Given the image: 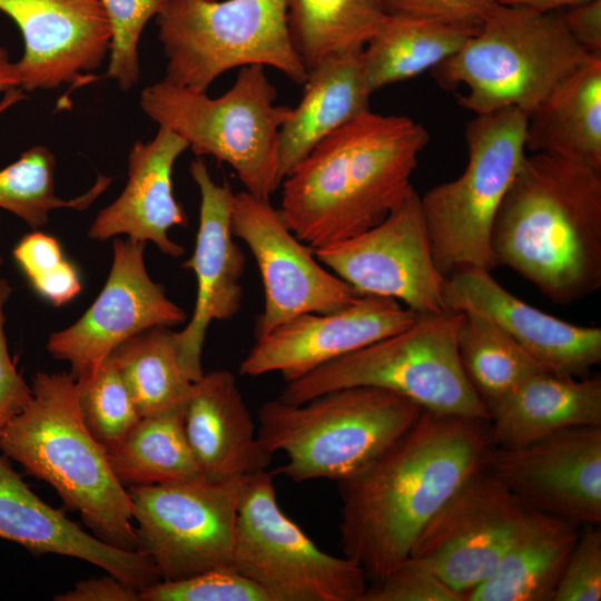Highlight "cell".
<instances>
[{"label": "cell", "instance_id": "1", "mask_svg": "<svg viewBox=\"0 0 601 601\" xmlns=\"http://www.w3.org/2000/svg\"><path fill=\"white\" fill-rule=\"evenodd\" d=\"M489 422L423 410L377 457L337 482L341 546L370 582L390 574L457 489L484 471Z\"/></svg>", "mask_w": 601, "mask_h": 601}, {"label": "cell", "instance_id": "2", "mask_svg": "<svg viewBox=\"0 0 601 601\" xmlns=\"http://www.w3.org/2000/svg\"><path fill=\"white\" fill-rule=\"evenodd\" d=\"M428 140L427 130L406 116L367 111L283 179L284 221L313 249L374 227L414 190L411 178Z\"/></svg>", "mask_w": 601, "mask_h": 601}, {"label": "cell", "instance_id": "3", "mask_svg": "<svg viewBox=\"0 0 601 601\" xmlns=\"http://www.w3.org/2000/svg\"><path fill=\"white\" fill-rule=\"evenodd\" d=\"M495 266L556 304L601 287V171L548 152L525 156L491 230Z\"/></svg>", "mask_w": 601, "mask_h": 601}, {"label": "cell", "instance_id": "4", "mask_svg": "<svg viewBox=\"0 0 601 601\" xmlns=\"http://www.w3.org/2000/svg\"><path fill=\"white\" fill-rule=\"evenodd\" d=\"M31 390L29 405L0 431V452L50 484L93 535L138 550L129 492L82 420L75 376L38 372Z\"/></svg>", "mask_w": 601, "mask_h": 601}, {"label": "cell", "instance_id": "5", "mask_svg": "<svg viewBox=\"0 0 601 601\" xmlns=\"http://www.w3.org/2000/svg\"><path fill=\"white\" fill-rule=\"evenodd\" d=\"M591 56L571 37L559 11L496 2L432 75L443 88L464 86L457 102L475 115L514 107L529 117Z\"/></svg>", "mask_w": 601, "mask_h": 601}, {"label": "cell", "instance_id": "6", "mask_svg": "<svg viewBox=\"0 0 601 601\" xmlns=\"http://www.w3.org/2000/svg\"><path fill=\"white\" fill-rule=\"evenodd\" d=\"M410 398L380 387L352 386L326 392L300 404L279 398L262 404L258 439L272 455L287 462L272 474L296 483L345 480L386 450L420 417Z\"/></svg>", "mask_w": 601, "mask_h": 601}, {"label": "cell", "instance_id": "7", "mask_svg": "<svg viewBox=\"0 0 601 601\" xmlns=\"http://www.w3.org/2000/svg\"><path fill=\"white\" fill-rule=\"evenodd\" d=\"M276 98L265 67L249 65L217 98L162 79L142 89L140 107L159 127L186 140L196 156L228 164L247 193L269 199L282 184L279 132L292 109L275 105Z\"/></svg>", "mask_w": 601, "mask_h": 601}, {"label": "cell", "instance_id": "8", "mask_svg": "<svg viewBox=\"0 0 601 601\" xmlns=\"http://www.w3.org/2000/svg\"><path fill=\"white\" fill-rule=\"evenodd\" d=\"M463 312L421 314L408 327L286 382L279 396L300 404L329 391L373 386L392 391L423 410L490 421L457 351Z\"/></svg>", "mask_w": 601, "mask_h": 601}, {"label": "cell", "instance_id": "9", "mask_svg": "<svg viewBox=\"0 0 601 601\" xmlns=\"http://www.w3.org/2000/svg\"><path fill=\"white\" fill-rule=\"evenodd\" d=\"M287 11L288 0H168L157 16L164 79L206 91L227 70L260 65L304 85Z\"/></svg>", "mask_w": 601, "mask_h": 601}, {"label": "cell", "instance_id": "10", "mask_svg": "<svg viewBox=\"0 0 601 601\" xmlns=\"http://www.w3.org/2000/svg\"><path fill=\"white\" fill-rule=\"evenodd\" d=\"M528 119L514 107L475 115L464 134L469 151L464 171L421 196L433 258L445 277L466 266L496 267L491 230L526 156Z\"/></svg>", "mask_w": 601, "mask_h": 601}, {"label": "cell", "instance_id": "11", "mask_svg": "<svg viewBox=\"0 0 601 601\" xmlns=\"http://www.w3.org/2000/svg\"><path fill=\"white\" fill-rule=\"evenodd\" d=\"M233 568L268 601H359L368 585L359 564L321 550L282 511L266 470L242 483Z\"/></svg>", "mask_w": 601, "mask_h": 601}, {"label": "cell", "instance_id": "12", "mask_svg": "<svg viewBox=\"0 0 601 601\" xmlns=\"http://www.w3.org/2000/svg\"><path fill=\"white\" fill-rule=\"evenodd\" d=\"M243 481L198 477L128 489L138 550L161 580L233 568Z\"/></svg>", "mask_w": 601, "mask_h": 601}, {"label": "cell", "instance_id": "13", "mask_svg": "<svg viewBox=\"0 0 601 601\" xmlns=\"http://www.w3.org/2000/svg\"><path fill=\"white\" fill-rule=\"evenodd\" d=\"M535 513L481 471L427 522L407 558L467 595L493 573Z\"/></svg>", "mask_w": 601, "mask_h": 601}, {"label": "cell", "instance_id": "14", "mask_svg": "<svg viewBox=\"0 0 601 601\" xmlns=\"http://www.w3.org/2000/svg\"><path fill=\"white\" fill-rule=\"evenodd\" d=\"M314 252L359 295L392 298L420 314L446 309V277L435 265L415 189L380 224Z\"/></svg>", "mask_w": 601, "mask_h": 601}, {"label": "cell", "instance_id": "15", "mask_svg": "<svg viewBox=\"0 0 601 601\" xmlns=\"http://www.w3.org/2000/svg\"><path fill=\"white\" fill-rule=\"evenodd\" d=\"M231 230L249 248L264 287L256 339L296 316L332 313L362 296L322 265L314 249L295 236L269 199L246 190L235 194Z\"/></svg>", "mask_w": 601, "mask_h": 601}, {"label": "cell", "instance_id": "16", "mask_svg": "<svg viewBox=\"0 0 601 601\" xmlns=\"http://www.w3.org/2000/svg\"><path fill=\"white\" fill-rule=\"evenodd\" d=\"M484 471L525 505L578 526L601 523V426H574L523 446H493Z\"/></svg>", "mask_w": 601, "mask_h": 601}, {"label": "cell", "instance_id": "17", "mask_svg": "<svg viewBox=\"0 0 601 601\" xmlns=\"http://www.w3.org/2000/svg\"><path fill=\"white\" fill-rule=\"evenodd\" d=\"M186 313L170 300L149 276L144 243L132 238L114 240L111 268L106 284L72 325L52 333L48 352L70 364L75 378L92 372L117 346L155 326H173Z\"/></svg>", "mask_w": 601, "mask_h": 601}, {"label": "cell", "instance_id": "18", "mask_svg": "<svg viewBox=\"0 0 601 601\" xmlns=\"http://www.w3.org/2000/svg\"><path fill=\"white\" fill-rule=\"evenodd\" d=\"M421 314L400 302L362 295L332 313L296 316L257 338L239 365V373H279L285 382L388 337L412 325Z\"/></svg>", "mask_w": 601, "mask_h": 601}, {"label": "cell", "instance_id": "19", "mask_svg": "<svg viewBox=\"0 0 601 601\" xmlns=\"http://www.w3.org/2000/svg\"><path fill=\"white\" fill-rule=\"evenodd\" d=\"M189 171L200 193L199 225L194 253L183 266L195 273L197 295L191 318L177 338L183 366L197 382L204 374L201 354L209 325L233 318L242 307L245 255L231 230L230 185L217 184L200 158Z\"/></svg>", "mask_w": 601, "mask_h": 601}, {"label": "cell", "instance_id": "20", "mask_svg": "<svg viewBox=\"0 0 601 601\" xmlns=\"http://www.w3.org/2000/svg\"><path fill=\"white\" fill-rule=\"evenodd\" d=\"M19 27L24 51L16 67L27 91L76 82L105 60L111 29L99 0H0Z\"/></svg>", "mask_w": 601, "mask_h": 601}, {"label": "cell", "instance_id": "21", "mask_svg": "<svg viewBox=\"0 0 601 601\" xmlns=\"http://www.w3.org/2000/svg\"><path fill=\"white\" fill-rule=\"evenodd\" d=\"M482 267L466 266L446 277V309L475 312L492 319L545 371L587 377L601 362V328L579 326L518 298Z\"/></svg>", "mask_w": 601, "mask_h": 601}, {"label": "cell", "instance_id": "22", "mask_svg": "<svg viewBox=\"0 0 601 601\" xmlns=\"http://www.w3.org/2000/svg\"><path fill=\"white\" fill-rule=\"evenodd\" d=\"M0 539L33 553H55L95 564L139 592L161 580L141 551L110 545L83 531L62 510L37 496L0 455Z\"/></svg>", "mask_w": 601, "mask_h": 601}, {"label": "cell", "instance_id": "23", "mask_svg": "<svg viewBox=\"0 0 601 601\" xmlns=\"http://www.w3.org/2000/svg\"><path fill=\"white\" fill-rule=\"evenodd\" d=\"M186 149L187 141L164 127H159L151 140L136 141L128 157L126 187L96 216L89 237L107 240L127 235L138 242L154 243L168 256H181L184 247L171 240L168 231L174 226L187 225L171 185L175 161Z\"/></svg>", "mask_w": 601, "mask_h": 601}, {"label": "cell", "instance_id": "24", "mask_svg": "<svg viewBox=\"0 0 601 601\" xmlns=\"http://www.w3.org/2000/svg\"><path fill=\"white\" fill-rule=\"evenodd\" d=\"M184 427L203 479L243 480L265 471L272 454L260 443L235 375L204 373L186 403Z\"/></svg>", "mask_w": 601, "mask_h": 601}, {"label": "cell", "instance_id": "25", "mask_svg": "<svg viewBox=\"0 0 601 601\" xmlns=\"http://www.w3.org/2000/svg\"><path fill=\"white\" fill-rule=\"evenodd\" d=\"M493 446L512 449L574 426H601V378L548 371L526 380L490 411Z\"/></svg>", "mask_w": 601, "mask_h": 601}, {"label": "cell", "instance_id": "26", "mask_svg": "<svg viewBox=\"0 0 601 601\" xmlns=\"http://www.w3.org/2000/svg\"><path fill=\"white\" fill-rule=\"evenodd\" d=\"M359 56L361 51L336 56L307 71L302 99L279 132L282 181L326 137L370 111L372 93Z\"/></svg>", "mask_w": 601, "mask_h": 601}, {"label": "cell", "instance_id": "27", "mask_svg": "<svg viewBox=\"0 0 601 601\" xmlns=\"http://www.w3.org/2000/svg\"><path fill=\"white\" fill-rule=\"evenodd\" d=\"M525 148L601 171V55L564 78L529 116Z\"/></svg>", "mask_w": 601, "mask_h": 601}, {"label": "cell", "instance_id": "28", "mask_svg": "<svg viewBox=\"0 0 601 601\" xmlns=\"http://www.w3.org/2000/svg\"><path fill=\"white\" fill-rule=\"evenodd\" d=\"M579 532L573 523L536 512L466 601H552Z\"/></svg>", "mask_w": 601, "mask_h": 601}, {"label": "cell", "instance_id": "29", "mask_svg": "<svg viewBox=\"0 0 601 601\" xmlns=\"http://www.w3.org/2000/svg\"><path fill=\"white\" fill-rule=\"evenodd\" d=\"M479 26L386 13L361 51L367 90L414 78L454 55Z\"/></svg>", "mask_w": 601, "mask_h": 601}, {"label": "cell", "instance_id": "30", "mask_svg": "<svg viewBox=\"0 0 601 601\" xmlns=\"http://www.w3.org/2000/svg\"><path fill=\"white\" fill-rule=\"evenodd\" d=\"M186 403L140 417L107 451L111 470L125 487L201 477L185 433Z\"/></svg>", "mask_w": 601, "mask_h": 601}, {"label": "cell", "instance_id": "31", "mask_svg": "<svg viewBox=\"0 0 601 601\" xmlns=\"http://www.w3.org/2000/svg\"><path fill=\"white\" fill-rule=\"evenodd\" d=\"M386 12L378 0H288L293 45L306 70L359 52Z\"/></svg>", "mask_w": 601, "mask_h": 601}, {"label": "cell", "instance_id": "32", "mask_svg": "<svg viewBox=\"0 0 601 601\" xmlns=\"http://www.w3.org/2000/svg\"><path fill=\"white\" fill-rule=\"evenodd\" d=\"M109 356L141 417L188 401L195 382L183 366L177 332L168 326H155L136 334Z\"/></svg>", "mask_w": 601, "mask_h": 601}, {"label": "cell", "instance_id": "33", "mask_svg": "<svg viewBox=\"0 0 601 601\" xmlns=\"http://www.w3.org/2000/svg\"><path fill=\"white\" fill-rule=\"evenodd\" d=\"M457 351L464 373L487 412L526 380L545 371L499 325L475 312H463Z\"/></svg>", "mask_w": 601, "mask_h": 601}, {"label": "cell", "instance_id": "34", "mask_svg": "<svg viewBox=\"0 0 601 601\" xmlns=\"http://www.w3.org/2000/svg\"><path fill=\"white\" fill-rule=\"evenodd\" d=\"M55 157L48 148L35 146L1 169L0 208L37 229L48 223L53 209H86L111 183L110 177L99 176L86 194L66 200L55 194Z\"/></svg>", "mask_w": 601, "mask_h": 601}, {"label": "cell", "instance_id": "35", "mask_svg": "<svg viewBox=\"0 0 601 601\" xmlns=\"http://www.w3.org/2000/svg\"><path fill=\"white\" fill-rule=\"evenodd\" d=\"M76 384L87 428L106 451L112 449L141 417L112 358L108 355Z\"/></svg>", "mask_w": 601, "mask_h": 601}, {"label": "cell", "instance_id": "36", "mask_svg": "<svg viewBox=\"0 0 601 601\" xmlns=\"http://www.w3.org/2000/svg\"><path fill=\"white\" fill-rule=\"evenodd\" d=\"M111 29L109 65L106 77L124 91L140 77L138 45L147 22L158 16L168 0H99Z\"/></svg>", "mask_w": 601, "mask_h": 601}, {"label": "cell", "instance_id": "37", "mask_svg": "<svg viewBox=\"0 0 601 601\" xmlns=\"http://www.w3.org/2000/svg\"><path fill=\"white\" fill-rule=\"evenodd\" d=\"M13 256L33 288L52 305L60 306L80 293L79 275L52 236L38 230L27 234Z\"/></svg>", "mask_w": 601, "mask_h": 601}, {"label": "cell", "instance_id": "38", "mask_svg": "<svg viewBox=\"0 0 601 601\" xmlns=\"http://www.w3.org/2000/svg\"><path fill=\"white\" fill-rule=\"evenodd\" d=\"M144 601H268L253 581L234 568L209 570L194 577L165 581L141 590Z\"/></svg>", "mask_w": 601, "mask_h": 601}, {"label": "cell", "instance_id": "39", "mask_svg": "<svg viewBox=\"0 0 601 601\" xmlns=\"http://www.w3.org/2000/svg\"><path fill=\"white\" fill-rule=\"evenodd\" d=\"M466 595L430 569L406 558L390 574L370 582L359 601H465Z\"/></svg>", "mask_w": 601, "mask_h": 601}, {"label": "cell", "instance_id": "40", "mask_svg": "<svg viewBox=\"0 0 601 601\" xmlns=\"http://www.w3.org/2000/svg\"><path fill=\"white\" fill-rule=\"evenodd\" d=\"M570 552L552 601L601 600L600 524H585Z\"/></svg>", "mask_w": 601, "mask_h": 601}, {"label": "cell", "instance_id": "41", "mask_svg": "<svg viewBox=\"0 0 601 601\" xmlns=\"http://www.w3.org/2000/svg\"><path fill=\"white\" fill-rule=\"evenodd\" d=\"M386 13L479 26L496 0H378Z\"/></svg>", "mask_w": 601, "mask_h": 601}, {"label": "cell", "instance_id": "42", "mask_svg": "<svg viewBox=\"0 0 601 601\" xmlns=\"http://www.w3.org/2000/svg\"><path fill=\"white\" fill-rule=\"evenodd\" d=\"M12 294V287L0 278V431L32 400L31 386L19 374L12 362L4 334V305Z\"/></svg>", "mask_w": 601, "mask_h": 601}, {"label": "cell", "instance_id": "43", "mask_svg": "<svg viewBox=\"0 0 601 601\" xmlns=\"http://www.w3.org/2000/svg\"><path fill=\"white\" fill-rule=\"evenodd\" d=\"M561 17L571 37L585 51L601 55V0L570 7Z\"/></svg>", "mask_w": 601, "mask_h": 601}, {"label": "cell", "instance_id": "44", "mask_svg": "<svg viewBox=\"0 0 601 601\" xmlns=\"http://www.w3.org/2000/svg\"><path fill=\"white\" fill-rule=\"evenodd\" d=\"M56 601H139V591L108 573L107 577L81 580Z\"/></svg>", "mask_w": 601, "mask_h": 601}, {"label": "cell", "instance_id": "45", "mask_svg": "<svg viewBox=\"0 0 601 601\" xmlns=\"http://www.w3.org/2000/svg\"><path fill=\"white\" fill-rule=\"evenodd\" d=\"M590 0H496L497 3L526 8L540 12L559 11L561 8H570Z\"/></svg>", "mask_w": 601, "mask_h": 601}, {"label": "cell", "instance_id": "46", "mask_svg": "<svg viewBox=\"0 0 601 601\" xmlns=\"http://www.w3.org/2000/svg\"><path fill=\"white\" fill-rule=\"evenodd\" d=\"M20 87V78L16 67L9 57L6 48L0 47V92L13 91Z\"/></svg>", "mask_w": 601, "mask_h": 601}, {"label": "cell", "instance_id": "47", "mask_svg": "<svg viewBox=\"0 0 601 601\" xmlns=\"http://www.w3.org/2000/svg\"><path fill=\"white\" fill-rule=\"evenodd\" d=\"M1 263H2V259H1V255H0V265H1Z\"/></svg>", "mask_w": 601, "mask_h": 601}, {"label": "cell", "instance_id": "48", "mask_svg": "<svg viewBox=\"0 0 601 601\" xmlns=\"http://www.w3.org/2000/svg\"><path fill=\"white\" fill-rule=\"evenodd\" d=\"M210 1H213V0H210Z\"/></svg>", "mask_w": 601, "mask_h": 601}]
</instances>
